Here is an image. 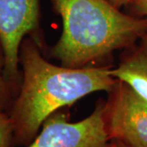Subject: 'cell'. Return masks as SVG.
Wrapping results in <instances>:
<instances>
[{
    "label": "cell",
    "instance_id": "cell-1",
    "mask_svg": "<svg viewBox=\"0 0 147 147\" xmlns=\"http://www.w3.org/2000/svg\"><path fill=\"white\" fill-rule=\"evenodd\" d=\"M19 63L21 86L8 110L14 147L27 146L54 113L93 92H108L118 81L110 73L112 65L70 68L52 64L30 37L21 42Z\"/></svg>",
    "mask_w": 147,
    "mask_h": 147
},
{
    "label": "cell",
    "instance_id": "cell-2",
    "mask_svg": "<svg viewBox=\"0 0 147 147\" xmlns=\"http://www.w3.org/2000/svg\"><path fill=\"white\" fill-rule=\"evenodd\" d=\"M62 21L51 57L70 68L90 66L136 42L147 17L122 12L109 0H49Z\"/></svg>",
    "mask_w": 147,
    "mask_h": 147
},
{
    "label": "cell",
    "instance_id": "cell-3",
    "mask_svg": "<svg viewBox=\"0 0 147 147\" xmlns=\"http://www.w3.org/2000/svg\"><path fill=\"white\" fill-rule=\"evenodd\" d=\"M39 18L40 0H0V42L5 59L4 74L16 96L21 83V42L30 37L42 51L43 48Z\"/></svg>",
    "mask_w": 147,
    "mask_h": 147
},
{
    "label": "cell",
    "instance_id": "cell-4",
    "mask_svg": "<svg viewBox=\"0 0 147 147\" xmlns=\"http://www.w3.org/2000/svg\"><path fill=\"white\" fill-rule=\"evenodd\" d=\"M104 122L110 139L127 147H147V100L118 80L104 101Z\"/></svg>",
    "mask_w": 147,
    "mask_h": 147
},
{
    "label": "cell",
    "instance_id": "cell-5",
    "mask_svg": "<svg viewBox=\"0 0 147 147\" xmlns=\"http://www.w3.org/2000/svg\"><path fill=\"white\" fill-rule=\"evenodd\" d=\"M26 147H115L105 129L104 100H98L89 115L77 122H69L61 111L54 113Z\"/></svg>",
    "mask_w": 147,
    "mask_h": 147
},
{
    "label": "cell",
    "instance_id": "cell-6",
    "mask_svg": "<svg viewBox=\"0 0 147 147\" xmlns=\"http://www.w3.org/2000/svg\"><path fill=\"white\" fill-rule=\"evenodd\" d=\"M110 73L147 100V31L122 51L118 64L111 67Z\"/></svg>",
    "mask_w": 147,
    "mask_h": 147
},
{
    "label": "cell",
    "instance_id": "cell-7",
    "mask_svg": "<svg viewBox=\"0 0 147 147\" xmlns=\"http://www.w3.org/2000/svg\"><path fill=\"white\" fill-rule=\"evenodd\" d=\"M5 59L2 43L0 42V112H8L16 97L14 90L4 74Z\"/></svg>",
    "mask_w": 147,
    "mask_h": 147
},
{
    "label": "cell",
    "instance_id": "cell-8",
    "mask_svg": "<svg viewBox=\"0 0 147 147\" xmlns=\"http://www.w3.org/2000/svg\"><path fill=\"white\" fill-rule=\"evenodd\" d=\"M14 131L8 112H0V147H14Z\"/></svg>",
    "mask_w": 147,
    "mask_h": 147
},
{
    "label": "cell",
    "instance_id": "cell-9",
    "mask_svg": "<svg viewBox=\"0 0 147 147\" xmlns=\"http://www.w3.org/2000/svg\"><path fill=\"white\" fill-rule=\"evenodd\" d=\"M126 7L128 14L139 17H147V0H131Z\"/></svg>",
    "mask_w": 147,
    "mask_h": 147
},
{
    "label": "cell",
    "instance_id": "cell-10",
    "mask_svg": "<svg viewBox=\"0 0 147 147\" xmlns=\"http://www.w3.org/2000/svg\"><path fill=\"white\" fill-rule=\"evenodd\" d=\"M110 3L116 7L117 8L120 9L123 7H127L128 3L131 2V0H109Z\"/></svg>",
    "mask_w": 147,
    "mask_h": 147
},
{
    "label": "cell",
    "instance_id": "cell-11",
    "mask_svg": "<svg viewBox=\"0 0 147 147\" xmlns=\"http://www.w3.org/2000/svg\"><path fill=\"white\" fill-rule=\"evenodd\" d=\"M115 143V142H114ZM115 147H127L125 146H123V145H121V144H118V143H115Z\"/></svg>",
    "mask_w": 147,
    "mask_h": 147
}]
</instances>
